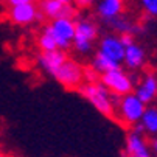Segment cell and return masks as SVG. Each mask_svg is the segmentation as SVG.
Wrapping results in <instances>:
<instances>
[{"instance_id": "1", "label": "cell", "mask_w": 157, "mask_h": 157, "mask_svg": "<svg viewBox=\"0 0 157 157\" xmlns=\"http://www.w3.org/2000/svg\"><path fill=\"white\" fill-rule=\"evenodd\" d=\"M78 92L81 94V97L89 101L97 112H100L101 115L107 117V118H114V112H115V101L117 97L112 94L109 89L100 81H86Z\"/></svg>"}, {"instance_id": "2", "label": "cell", "mask_w": 157, "mask_h": 157, "mask_svg": "<svg viewBox=\"0 0 157 157\" xmlns=\"http://www.w3.org/2000/svg\"><path fill=\"white\" fill-rule=\"evenodd\" d=\"M145 109H146V104L134 92L117 97L114 120H117L123 128L132 129L139 124Z\"/></svg>"}, {"instance_id": "3", "label": "cell", "mask_w": 157, "mask_h": 157, "mask_svg": "<svg viewBox=\"0 0 157 157\" xmlns=\"http://www.w3.org/2000/svg\"><path fill=\"white\" fill-rule=\"evenodd\" d=\"M76 20V31H75V39L72 48L75 53L81 56H87L95 47V42L98 40L100 36V27L98 24L87 16L75 17Z\"/></svg>"}, {"instance_id": "4", "label": "cell", "mask_w": 157, "mask_h": 157, "mask_svg": "<svg viewBox=\"0 0 157 157\" xmlns=\"http://www.w3.org/2000/svg\"><path fill=\"white\" fill-rule=\"evenodd\" d=\"M137 78L139 76L134 72H129L128 69H123V67H118V69L109 70L100 75V81L115 97H121V95L134 92L136 84H137Z\"/></svg>"}, {"instance_id": "5", "label": "cell", "mask_w": 157, "mask_h": 157, "mask_svg": "<svg viewBox=\"0 0 157 157\" xmlns=\"http://www.w3.org/2000/svg\"><path fill=\"white\" fill-rule=\"evenodd\" d=\"M45 27L48 28L53 39L56 40L58 48L65 50V52L72 48L75 31H76L75 17H58V19L48 20V24H45Z\"/></svg>"}, {"instance_id": "6", "label": "cell", "mask_w": 157, "mask_h": 157, "mask_svg": "<svg viewBox=\"0 0 157 157\" xmlns=\"http://www.w3.org/2000/svg\"><path fill=\"white\" fill-rule=\"evenodd\" d=\"M53 78L67 90H78L84 84V65L73 58H67Z\"/></svg>"}, {"instance_id": "7", "label": "cell", "mask_w": 157, "mask_h": 157, "mask_svg": "<svg viewBox=\"0 0 157 157\" xmlns=\"http://www.w3.org/2000/svg\"><path fill=\"white\" fill-rule=\"evenodd\" d=\"M5 17H6V20L10 22V24H13L16 27H24V28L36 25L37 22H40L44 19L36 2L6 6Z\"/></svg>"}, {"instance_id": "8", "label": "cell", "mask_w": 157, "mask_h": 157, "mask_svg": "<svg viewBox=\"0 0 157 157\" xmlns=\"http://www.w3.org/2000/svg\"><path fill=\"white\" fill-rule=\"evenodd\" d=\"M124 157H155L151 149L149 139L142 131L132 128L126 134Z\"/></svg>"}, {"instance_id": "9", "label": "cell", "mask_w": 157, "mask_h": 157, "mask_svg": "<svg viewBox=\"0 0 157 157\" xmlns=\"http://www.w3.org/2000/svg\"><path fill=\"white\" fill-rule=\"evenodd\" d=\"M134 94L146 106L155 104L157 103V70H145L137 78Z\"/></svg>"}, {"instance_id": "10", "label": "cell", "mask_w": 157, "mask_h": 157, "mask_svg": "<svg viewBox=\"0 0 157 157\" xmlns=\"http://www.w3.org/2000/svg\"><path fill=\"white\" fill-rule=\"evenodd\" d=\"M37 6L44 19L53 20L58 17H76L78 8L75 5L62 3L61 0H39Z\"/></svg>"}, {"instance_id": "11", "label": "cell", "mask_w": 157, "mask_h": 157, "mask_svg": "<svg viewBox=\"0 0 157 157\" xmlns=\"http://www.w3.org/2000/svg\"><path fill=\"white\" fill-rule=\"evenodd\" d=\"M124 48H126V45L123 44L120 34L109 33V34H104L98 40V50L97 52H100V53L106 55L107 58L121 64L123 58H124Z\"/></svg>"}, {"instance_id": "12", "label": "cell", "mask_w": 157, "mask_h": 157, "mask_svg": "<svg viewBox=\"0 0 157 157\" xmlns=\"http://www.w3.org/2000/svg\"><path fill=\"white\" fill-rule=\"evenodd\" d=\"M121 64L124 65V69L134 73H139L143 70V67L146 65V52L140 44H137V40L126 45L124 58Z\"/></svg>"}, {"instance_id": "13", "label": "cell", "mask_w": 157, "mask_h": 157, "mask_svg": "<svg viewBox=\"0 0 157 157\" xmlns=\"http://www.w3.org/2000/svg\"><path fill=\"white\" fill-rule=\"evenodd\" d=\"M67 58H69L67 52L61 48H55L50 52H40L37 56V65L44 73L53 76Z\"/></svg>"}, {"instance_id": "14", "label": "cell", "mask_w": 157, "mask_h": 157, "mask_svg": "<svg viewBox=\"0 0 157 157\" xmlns=\"http://www.w3.org/2000/svg\"><path fill=\"white\" fill-rule=\"evenodd\" d=\"M94 8L97 17L103 24H107L109 20L124 13V0H97Z\"/></svg>"}, {"instance_id": "15", "label": "cell", "mask_w": 157, "mask_h": 157, "mask_svg": "<svg viewBox=\"0 0 157 157\" xmlns=\"http://www.w3.org/2000/svg\"><path fill=\"white\" fill-rule=\"evenodd\" d=\"M106 27L110 31H114V33H117L120 36L121 34H134V36H136V34H139V33L143 31V28H142V25L139 24V22L131 19L124 13L120 14V16H117V17H114L112 20H109L107 24H106Z\"/></svg>"}, {"instance_id": "16", "label": "cell", "mask_w": 157, "mask_h": 157, "mask_svg": "<svg viewBox=\"0 0 157 157\" xmlns=\"http://www.w3.org/2000/svg\"><path fill=\"white\" fill-rule=\"evenodd\" d=\"M136 129L142 131L148 139L157 136V106L155 104L146 106V109L143 112L139 124L136 126Z\"/></svg>"}, {"instance_id": "17", "label": "cell", "mask_w": 157, "mask_h": 157, "mask_svg": "<svg viewBox=\"0 0 157 157\" xmlns=\"http://www.w3.org/2000/svg\"><path fill=\"white\" fill-rule=\"evenodd\" d=\"M90 65L94 67V69H95L100 75H103V73H106V72H109V70H114V69H118V67H121L120 62L107 58L106 55H103V53H100V52H97V53L94 55Z\"/></svg>"}, {"instance_id": "18", "label": "cell", "mask_w": 157, "mask_h": 157, "mask_svg": "<svg viewBox=\"0 0 157 157\" xmlns=\"http://www.w3.org/2000/svg\"><path fill=\"white\" fill-rule=\"evenodd\" d=\"M36 45H37V48H39L40 52H50V50L58 48L56 40L53 39L52 33L48 31V28H47L45 25L40 28V31H39L37 37H36Z\"/></svg>"}, {"instance_id": "19", "label": "cell", "mask_w": 157, "mask_h": 157, "mask_svg": "<svg viewBox=\"0 0 157 157\" xmlns=\"http://www.w3.org/2000/svg\"><path fill=\"white\" fill-rule=\"evenodd\" d=\"M142 11L148 17H157V0H139Z\"/></svg>"}, {"instance_id": "20", "label": "cell", "mask_w": 157, "mask_h": 157, "mask_svg": "<svg viewBox=\"0 0 157 157\" xmlns=\"http://www.w3.org/2000/svg\"><path fill=\"white\" fill-rule=\"evenodd\" d=\"M100 79V73L92 65H84V82L86 81H97Z\"/></svg>"}, {"instance_id": "21", "label": "cell", "mask_w": 157, "mask_h": 157, "mask_svg": "<svg viewBox=\"0 0 157 157\" xmlns=\"http://www.w3.org/2000/svg\"><path fill=\"white\" fill-rule=\"evenodd\" d=\"M97 3V0H73V5L78 10H89V8H94Z\"/></svg>"}, {"instance_id": "22", "label": "cell", "mask_w": 157, "mask_h": 157, "mask_svg": "<svg viewBox=\"0 0 157 157\" xmlns=\"http://www.w3.org/2000/svg\"><path fill=\"white\" fill-rule=\"evenodd\" d=\"M34 2V0H5L6 6H14V5H22V3H30Z\"/></svg>"}, {"instance_id": "23", "label": "cell", "mask_w": 157, "mask_h": 157, "mask_svg": "<svg viewBox=\"0 0 157 157\" xmlns=\"http://www.w3.org/2000/svg\"><path fill=\"white\" fill-rule=\"evenodd\" d=\"M120 37H121V40H123L124 45H129V44L136 42V36H134V34H121Z\"/></svg>"}, {"instance_id": "24", "label": "cell", "mask_w": 157, "mask_h": 157, "mask_svg": "<svg viewBox=\"0 0 157 157\" xmlns=\"http://www.w3.org/2000/svg\"><path fill=\"white\" fill-rule=\"evenodd\" d=\"M149 145H151V149H152L154 155L157 157V136H155V137H151V139H149Z\"/></svg>"}, {"instance_id": "25", "label": "cell", "mask_w": 157, "mask_h": 157, "mask_svg": "<svg viewBox=\"0 0 157 157\" xmlns=\"http://www.w3.org/2000/svg\"><path fill=\"white\" fill-rule=\"evenodd\" d=\"M62 3H67V5H73V0H61Z\"/></svg>"}, {"instance_id": "26", "label": "cell", "mask_w": 157, "mask_h": 157, "mask_svg": "<svg viewBox=\"0 0 157 157\" xmlns=\"http://www.w3.org/2000/svg\"><path fill=\"white\" fill-rule=\"evenodd\" d=\"M2 2H5V0H0V3H2Z\"/></svg>"}, {"instance_id": "27", "label": "cell", "mask_w": 157, "mask_h": 157, "mask_svg": "<svg viewBox=\"0 0 157 157\" xmlns=\"http://www.w3.org/2000/svg\"><path fill=\"white\" fill-rule=\"evenodd\" d=\"M155 106H157V103H155Z\"/></svg>"}]
</instances>
